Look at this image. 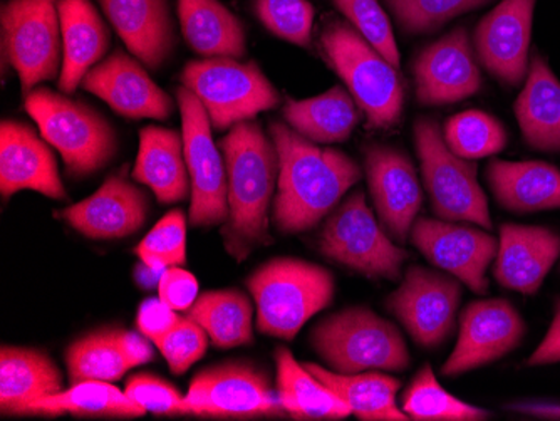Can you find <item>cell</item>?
Wrapping results in <instances>:
<instances>
[{"mask_svg":"<svg viewBox=\"0 0 560 421\" xmlns=\"http://www.w3.org/2000/svg\"><path fill=\"white\" fill-rule=\"evenodd\" d=\"M269 131L279 155L272 222L280 234H302L329 215L363 172L341 150L317 147L288 122H270Z\"/></svg>","mask_w":560,"mask_h":421,"instance_id":"obj_1","label":"cell"},{"mask_svg":"<svg viewBox=\"0 0 560 421\" xmlns=\"http://www.w3.org/2000/svg\"><path fill=\"white\" fill-rule=\"evenodd\" d=\"M226 169L229 219L223 247L237 262L272 242L269 210L279 180V155L272 138L254 119L237 122L220 140Z\"/></svg>","mask_w":560,"mask_h":421,"instance_id":"obj_2","label":"cell"},{"mask_svg":"<svg viewBox=\"0 0 560 421\" xmlns=\"http://www.w3.org/2000/svg\"><path fill=\"white\" fill-rule=\"evenodd\" d=\"M319 43L324 58L366 115L368 128L396 127L405 108V86L398 68L383 58L351 24L336 19L324 24Z\"/></svg>","mask_w":560,"mask_h":421,"instance_id":"obj_3","label":"cell"},{"mask_svg":"<svg viewBox=\"0 0 560 421\" xmlns=\"http://www.w3.org/2000/svg\"><path fill=\"white\" fill-rule=\"evenodd\" d=\"M24 108L44 140L65 160L68 177H90L115 159L118 135L93 106L72 100L71 94L36 87L25 94Z\"/></svg>","mask_w":560,"mask_h":421,"instance_id":"obj_4","label":"cell"},{"mask_svg":"<svg viewBox=\"0 0 560 421\" xmlns=\"http://www.w3.org/2000/svg\"><path fill=\"white\" fill-rule=\"evenodd\" d=\"M262 335L292 341L302 326L335 297V276L326 267L292 257L269 260L247 279Z\"/></svg>","mask_w":560,"mask_h":421,"instance_id":"obj_5","label":"cell"},{"mask_svg":"<svg viewBox=\"0 0 560 421\" xmlns=\"http://www.w3.org/2000/svg\"><path fill=\"white\" fill-rule=\"evenodd\" d=\"M311 344L330 370L342 375L410 366L408 346L399 329L368 307L330 314L314 326Z\"/></svg>","mask_w":560,"mask_h":421,"instance_id":"obj_6","label":"cell"},{"mask_svg":"<svg viewBox=\"0 0 560 421\" xmlns=\"http://www.w3.org/2000/svg\"><path fill=\"white\" fill-rule=\"evenodd\" d=\"M182 86L200 100L215 130H231L237 122L276 108L279 91L257 62L234 58H206L188 62Z\"/></svg>","mask_w":560,"mask_h":421,"instance_id":"obj_7","label":"cell"},{"mask_svg":"<svg viewBox=\"0 0 560 421\" xmlns=\"http://www.w3.org/2000/svg\"><path fill=\"white\" fill-rule=\"evenodd\" d=\"M380 224L368 207L364 191H354L327 217L317 237V249L358 274L396 281L410 256L393 244Z\"/></svg>","mask_w":560,"mask_h":421,"instance_id":"obj_8","label":"cell"},{"mask_svg":"<svg viewBox=\"0 0 560 421\" xmlns=\"http://www.w3.org/2000/svg\"><path fill=\"white\" fill-rule=\"evenodd\" d=\"M413 133L423 182L436 215L490 231L489 202L477 180V165L450 150L435 119H418Z\"/></svg>","mask_w":560,"mask_h":421,"instance_id":"obj_9","label":"cell"},{"mask_svg":"<svg viewBox=\"0 0 560 421\" xmlns=\"http://www.w3.org/2000/svg\"><path fill=\"white\" fill-rule=\"evenodd\" d=\"M59 0H8L2 5V59L18 72L22 94L61 74Z\"/></svg>","mask_w":560,"mask_h":421,"instance_id":"obj_10","label":"cell"},{"mask_svg":"<svg viewBox=\"0 0 560 421\" xmlns=\"http://www.w3.org/2000/svg\"><path fill=\"white\" fill-rule=\"evenodd\" d=\"M191 417L215 420L288 418L269 373L252 361H225L200 371L187 396Z\"/></svg>","mask_w":560,"mask_h":421,"instance_id":"obj_11","label":"cell"},{"mask_svg":"<svg viewBox=\"0 0 560 421\" xmlns=\"http://www.w3.org/2000/svg\"><path fill=\"white\" fill-rule=\"evenodd\" d=\"M182 113V137L191 184L190 224L215 227L229 219L225 160L212 137V122L200 100L188 87L176 90Z\"/></svg>","mask_w":560,"mask_h":421,"instance_id":"obj_12","label":"cell"},{"mask_svg":"<svg viewBox=\"0 0 560 421\" xmlns=\"http://www.w3.org/2000/svg\"><path fill=\"white\" fill-rule=\"evenodd\" d=\"M460 297L462 288L455 279L413 266L389 295L386 307L417 344L433 350L452 332Z\"/></svg>","mask_w":560,"mask_h":421,"instance_id":"obj_13","label":"cell"},{"mask_svg":"<svg viewBox=\"0 0 560 421\" xmlns=\"http://www.w3.org/2000/svg\"><path fill=\"white\" fill-rule=\"evenodd\" d=\"M410 238L431 264L455 276L475 294L489 292L486 274L499 250L495 237L480 229L421 217L415 220Z\"/></svg>","mask_w":560,"mask_h":421,"instance_id":"obj_14","label":"cell"},{"mask_svg":"<svg viewBox=\"0 0 560 421\" xmlns=\"http://www.w3.org/2000/svg\"><path fill=\"white\" fill-rule=\"evenodd\" d=\"M525 331L524 319L509 301H475L462 313L460 336L442 375H464L506 356L521 346Z\"/></svg>","mask_w":560,"mask_h":421,"instance_id":"obj_15","label":"cell"},{"mask_svg":"<svg viewBox=\"0 0 560 421\" xmlns=\"http://www.w3.org/2000/svg\"><path fill=\"white\" fill-rule=\"evenodd\" d=\"M364 172L381 225L389 237L405 244L423 203L420 180L405 153L386 144H370Z\"/></svg>","mask_w":560,"mask_h":421,"instance_id":"obj_16","label":"cell"},{"mask_svg":"<svg viewBox=\"0 0 560 421\" xmlns=\"http://www.w3.org/2000/svg\"><path fill=\"white\" fill-rule=\"evenodd\" d=\"M536 2L502 0L475 30L478 61L506 86H518L527 78Z\"/></svg>","mask_w":560,"mask_h":421,"instance_id":"obj_17","label":"cell"},{"mask_svg":"<svg viewBox=\"0 0 560 421\" xmlns=\"http://www.w3.org/2000/svg\"><path fill=\"white\" fill-rule=\"evenodd\" d=\"M75 232L93 241H113L137 234L150 215V197L143 188L115 173L96 194L58 212Z\"/></svg>","mask_w":560,"mask_h":421,"instance_id":"obj_18","label":"cell"},{"mask_svg":"<svg viewBox=\"0 0 560 421\" xmlns=\"http://www.w3.org/2000/svg\"><path fill=\"white\" fill-rule=\"evenodd\" d=\"M81 87L125 118L165 121L175 112L172 96L148 77L137 59L121 49L94 66Z\"/></svg>","mask_w":560,"mask_h":421,"instance_id":"obj_19","label":"cell"},{"mask_svg":"<svg viewBox=\"0 0 560 421\" xmlns=\"http://www.w3.org/2000/svg\"><path fill=\"white\" fill-rule=\"evenodd\" d=\"M418 102L424 106L464 102L481 90V74L464 27L420 52L413 66Z\"/></svg>","mask_w":560,"mask_h":421,"instance_id":"obj_20","label":"cell"},{"mask_svg":"<svg viewBox=\"0 0 560 421\" xmlns=\"http://www.w3.org/2000/svg\"><path fill=\"white\" fill-rule=\"evenodd\" d=\"M33 128L14 119L0 125V194L8 200L22 190H33L52 200H66L68 191L59 177L55 153Z\"/></svg>","mask_w":560,"mask_h":421,"instance_id":"obj_21","label":"cell"},{"mask_svg":"<svg viewBox=\"0 0 560 421\" xmlns=\"http://www.w3.org/2000/svg\"><path fill=\"white\" fill-rule=\"evenodd\" d=\"M560 257V235L539 225L500 227L493 278L502 288L534 295Z\"/></svg>","mask_w":560,"mask_h":421,"instance_id":"obj_22","label":"cell"},{"mask_svg":"<svg viewBox=\"0 0 560 421\" xmlns=\"http://www.w3.org/2000/svg\"><path fill=\"white\" fill-rule=\"evenodd\" d=\"M128 51L148 69L159 71L176 46L168 0H100Z\"/></svg>","mask_w":560,"mask_h":421,"instance_id":"obj_23","label":"cell"},{"mask_svg":"<svg viewBox=\"0 0 560 421\" xmlns=\"http://www.w3.org/2000/svg\"><path fill=\"white\" fill-rule=\"evenodd\" d=\"M58 11L62 34L59 90L72 94L88 72L105 59L112 34L91 0H59Z\"/></svg>","mask_w":560,"mask_h":421,"instance_id":"obj_24","label":"cell"},{"mask_svg":"<svg viewBox=\"0 0 560 421\" xmlns=\"http://www.w3.org/2000/svg\"><path fill=\"white\" fill-rule=\"evenodd\" d=\"M61 391V371L49 354L33 348L2 346L0 413L30 417L34 404Z\"/></svg>","mask_w":560,"mask_h":421,"instance_id":"obj_25","label":"cell"},{"mask_svg":"<svg viewBox=\"0 0 560 421\" xmlns=\"http://www.w3.org/2000/svg\"><path fill=\"white\" fill-rule=\"evenodd\" d=\"M131 177L150 188L163 206L182 202L191 195L182 133L160 127L143 128Z\"/></svg>","mask_w":560,"mask_h":421,"instance_id":"obj_26","label":"cell"},{"mask_svg":"<svg viewBox=\"0 0 560 421\" xmlns=\"http://www.w3.org/2000/svg\"><path fill=\"white\" fill-rule=\"evenodd\" d=\"M487 180L497 202L511 212L560 209V169L549 163L493 160Z\"/></svg>","mask_w":560,"mask_h":421,"instance_id":"obj_27","label":"cell"},{"mask_svg":"<svg viewBox=\"0 0 560 421\" xmlns=\"http://www.w3.org/2000/svg\"><path fill=\"white\" fill-rule=\"evenodd\" d=\"M515 116L528 147L560 153V81L540 55L528 65L527 81L515 102Z\"/></svg>","mask_w":560,"mask_h":421,"instance_id":"obj_28","label":"cell"},{"mask_svg":"<svg viewBox=\"0 0 560 421\" xmlns=\"http://www.w3.org/2000/svg\"><path fill=\"white\" fill-rule=\"evenodd\" d=\"M182 34L197 55L242 59L247 37L241 19L220 0H178Z\"/></svg>","mask_w":560,"mask_h":421,"instance_id":"obj_29","label":"cell"},{"mask_svg":"<svg viewBox=\"0 0 560 421\" xmlns=\"http://www.w3.org/2000/svg\"><path fill=\"white\" fill-rule=\"evenodd\" d=\"M277 393L288 417L294 420H345L352 411L327 388L288 348H277Z\"/></svg>","mask_w":560,"mask_h":421,"instance_id":"obj_30","label":"cell"},{"mask_svg":"<svg viewBox=\"0 0 560 421\" xmlns=\"http://www.w3.org/2000/svg\"><path fill=\"white\" fill-rule=\"evenodd\" d=\"M358 108L351 93L335 86L310 100H289L282 113L289 127L313 143H341L360 122Z\"/></svg>","mask_w":560,"mask_h":421,"instance_id":"obj_31","label":"cell"},{"mask_svg":"<svg viewBox=\"0 0 560 421\" xmlns=\"http://www.w3.org/2000/svg\"><path fill=\"white\" fill-rule=\"evenodd\" d=\"M304 366L327 388L332 389L360 420H410L405 411L396 407V396L401 388L399 379L383 373L342 375L314 363H305Z\"/></svg>","mask_w":560,"mask_h":421,"instance_id":"obj_32","label":"cell"},{"mask_svg":"<svg viewBox=\"0 0 560 421\" xmlns=\"http://www.w3.org/2000/svg\"><path fill=\"white\" fill-rule=\"evenodd\" d=\"M147 411L135 404L109 382H83L72 385L68 391L47 396L31 408L30 417L59 418L71 414L72 418L88 420H133L143 417Z\"/></svg>","mask_w":560,"mask_h":421,"instance_id":"obj_33","label":"cell"},{"mask_svg":"<svg viewBox=\"0 0 560 421\" xmlns=\"http://www.w3.org/2000/svg\"><path fill=\"white\" fill-rule=\"evenodd\" d=\"M188 316L197 320L213 346L222 350L254 341V311L244 292L235 289L203 292L188 311Z\"/></svg>","mask_w":560,"mask_h":421,"instance_id":"obj_34","label":"cell"},{"mask_svg":"<svg viewBox=\"0 0 560 421\" xmlns=\"http://www.w3.org/2000/svg\"><path fill=\"white\" fill-rule=\"evenodd\" d=\"M401 410L410 420L481 421L490 413L446 391L430 364H424L401 396Z\"/></svg>","mask_w":560,"mask_h":421,"instance_id":"obj_35","label":"cell"},{"mask_svg":"<svg viewBox=\"0 0 560 421\" xmlns=\"http://www.w3.org/2000/svg\"><path fill=\"white\" fill-rule=\"evenodd\" d=\"M66 367L71 385L116 382L122 378L126 371L131 370L130 363L113 342L109 329H100L75 339L66 350Z\"/></svg>","mask_w":560,"mask_h":421,"instance_id":"obj_36","label":"cell"},{"mask_svg":"<svg viewBox=\"0 0 560 421\" xmlns=\"http://www.w3.org/2000/svg\"><path fill=\"white\" fill-rule=\"evenodd\" d=\"M445 141L455 155L483 159L502 152L509 137L499 119L483 112H465L448 119Z\"/></svg>","mask_w":560,"mask_h":421,"instance_id":"obj_37","label":"cell"},{"mask_svg":"<svg viewBox=\"0 0 560 421\" xmlns=\"http://www.w3.org/2000/svg\"><path fill=\"white\" fill-rule=\"evenodd\" d=\"M141 264L150 272L162 274L163 270L187 262V217L182 210L166 213L151 229L135 249Z\"/></svg>","mask_w":560,"mask_h":421,"instance_id":"obj_38","label":"cell"},{"mask_svg":"<svg viewBox=\"0 0 560 421\" xmlns=\"http://www.w3.org/2000/svg\"><path fill=\"white\" fill-rule=\"evenodd\" d=\"M402 31L433 33L465 12L475 11L492 0H385Z\"/></svg>","mask_w":560,"mask_h":421,"instance_id":"obj_39","label":"cell"},{"mask_svg":"<svg viewBox=\"0 0 560 421\" xmlns=\"http://www.w3.org/2000/svg\"><path fill=\"white\" fill-rule=\"evenodd\" d=\"M254 12L273 36L310 47L314 8L307 0H254Z\"/></svg>","mask_w":560,"mask_h":421,"instance_id":"obj_40","label":"cell"},{"mask_svg":"<svg viewBox=\"0 0 560 421\" xmlns=\"http://www.w3.org/2000/svg\"><path fill=\"white\" fill-rule=\"evenodd\" d=\"M332 4L383 58L388 59L395 68H399L401 58L395 34L388 15L377 0H332Z\"/></svg>","mask_w":560,"mask_h":421,"instance_id":"obj_41","label":"cell"},{"mask_svg":"<svg viewBox=\"0 0 560 421\" xmlns=\"http://www.w3.org/2000/svg\"><path fill=\"white\" fill-rule=\"evenodd\" d=\"M209 335L197 320L180 317L178 325L156 344L173 375H184L206 354Z\"/></svg>","mask_w":560,"mask_h":421,"instance_id":"obj_42","label":"cell"},{"mask_svg":"<svg viewBox=\"0 0 560 421\" xmlns=\"http://www.w3.org/2000/svg\"><path fill=\"white\" fill-rule=\"evenodd\" d=\"M125 393L147 413L160 417H191L185 396H182L175 386L156 376H131L126 383Z\"/></svg>","mask_w":560,"mask_h":421,"instance_id":"obj_43","label":"cell"},{"mask_svg":"<svg viewBox=\"0 0 560 421\" xmlns=\"http://www.w3.org/2000/svg\"><path fill=\"white\" fill-rule=\"evenodd\" d=\"M159 297L173 311H190L198 297V281L180 266L168 267L160 274Z\"/></svg>","mask_w":560,"mask_h":421,"instance_id":"obj_44","label":"cell"},{"mask_svg":"<svg viewBox=\"0 0 560 421\" xmlns=\"http://www.w3.org/2000/svg\"><path fill=\"white\" fill-rule=\"evenodd\" d=\"M178 320H180V316L176 314V311L163 303L160 297L144 301L138 309V329L155 346L173 331V328L178 325Z\"/></svg>","mask_w":560,"mask_h":421,"instance_id":"obj_45","label":"cell"},{"mask_svg":"<svg viewBox=\"0 0 560 421\" xmlns=\"http://www.w3.org/2000/svg\"><path fill=\"white\" fill-rule=\"evenodd\" d=\"M113 342L118 348L119 353L122 354L131 367L140 366V364L150 363L155 356L151 339L141 332L126 331V329L112 328L109 329Z\"/></svg>","mask_w":560,"mask_h":421,"instance_id":"obj_46","label":"cell"},{"mask_svg":"<svg viewBox=\"0 0 560 421\" xmlns=\"http://www.w3.org/2000/svg\"><path fill=\"white\" fill-rule=\"evenodd\" d=\"M556 363H560V297L556 301V314L546 338L527 360L528 366H546V364Z\"/></svg>","mask_w":560,"mask_h":421,"instance_id":"obj_47","label":"cell"},{"mask_svg":"<svg viewBox=\"0 0 560 421\" xmlns=\"http://www.w3.org/2000/svg\"><path fill=\"white\" fill-rule=\"evenodd\" d=\"M509 408L528 417L560 420V404H553V401H527V404L511 405Z\"/></svg>","mask_w":560,"mask_h":421,"instance_id":"obj_48","label":"cell"}]
</instances>
